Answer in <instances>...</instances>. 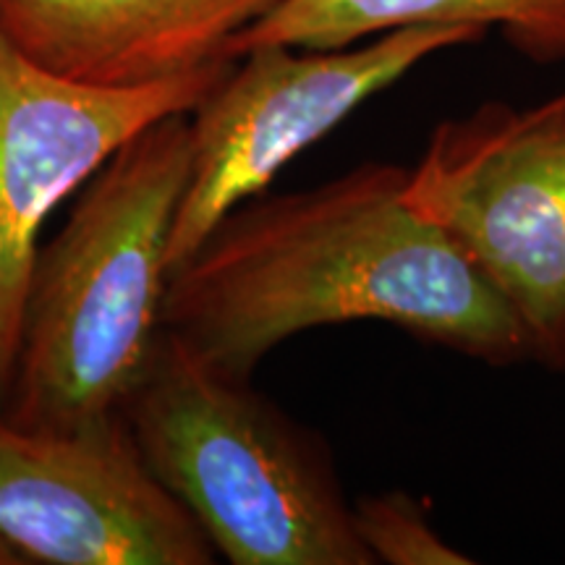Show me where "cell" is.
<instances>
[{"label":"cell","mask_w":565,"mask_h":565,"mask_svg":"<svg viewBox=\"0 0 565 565\" xmlns=\"http://www.w3.org/2000/svg\"><path fill=\"white\" fill-rule=\"evenodd\" d=\"M406 200L448 233L524 322L532 362L565 372V92L437 124Z\"/></svg>","instance_id":"5b68a950"},{"label":"cell","mask_w":565,"mask_h":565,"mask_svg":"<svg viewBox=\"0 0 565 565\" xmlns=\"http://www.w3.org/2000/svg\"><path fill=\"white\" fill-rule=\"evenodd\" d=\"M192 171L189 113L137 134L87 181L40 249L11 393L30 429L124 416L166 333L168 242Z\"/></svg>","instance_id":"7a4b0ae2"},{"label":"cell","mask_w":565,"mask_h":565,"mask_svg":"<svg viewBox=\"0 0 565 565\" xmlns=\"http://www.w3.org/2000/svg\"><path fill=\"white\" fill-rule=\"evenodd\" d=\"M0 565H26L24 557H21L3 536H0Z\"/></svg>","instance_id":"8fae6325"},{"label":"cell","mask_w":565,"mask_h":565,"mask_svg":"<svg viewBox=\"0 0 565 565\" xmlns=\"http://www.w3.org/2000/svg\"><path fill=\"white\" fill-rule=\"evenodd\" d=\"M278 0H0V38L71 79L134 87L228 58Z\"/></svg>","instance_id":"ba28073f"},{"label":"cell","mask_w":565,"mask_h":565,"mask_svg":"<svg viewBox=\"0 0 565 565\" xmlns=\"http://www.w3.org/2000/svg\"><path fill=\"white\" fill-rule=\"evenodd\" d=\"M408 168L362 162L288 194H257L168 280L166 330L252 377L288 338L383 322L490 366L532 362L505 296L406 200Z\"/></svg>","instance_id":"6da1fadb"},{"label":"cell","mask_w":565,"mask_h":565,"mask_svg":"<svg viewBox=\"0 0 565 565\" xmlns=\"http://www.w3.org/2000/svg\"><path fill=\"white\" fill-rule=\"evenodd\" d=\"M126 422L154 479L233 565H374L333 450L252 385L162 333Z\"/></svg>","instance_id":"3957f363"},{"label":"cell","mask_w":565,"mask_h":565,"mask_svg":"<svg viewBox=\"0 0 565 565\" xmlns=\"http://www.w3.org/2000/svg\"><path fill=\"white\" fill-rule=\"evenodd\" d=\"M231 63L103 87L55 74L0 38V408L17 372L42 225L137 134L192 113Z\"/></svg>","instance_id":"8992f818"},{"label":"cell","mask_w":565,"mask_h":565,"mask_svg":"<svg viewBox=\"0 0 565 565\" xmlns=\"http://www.w3.org/2000/svg\"><path fill=\"white\" fill-rule=\"evenodd\" d=\"M353 524L372 563L385 565H469L461 550L429 524L427 508L404 490L364 494L353 503Z\"/></svg>","instance_id":"30bf717a"},{"label":"cell","mask_w":565,"mask_h":565,"mask_svg":"<svg viewBox=\"0 0 565 565\" xmlns=\"http://www.w3.org/2000/svg\"><path fill=\"white\" fill-rule=\"evenodd\" d=\"M404 26L498 30L540 66L565 63V0H278L231 40L228 58L263 45L328 51Z\"/></svg>","instance_id":"9c48e42d"},{"label":"cell","mask_w":565,"mask_h":565,"mask_svg":"<svg viewBox=\"0 0 565 565\" xmlns=\"http://www.w3.org/2000/svg\"><path fill=\"white\" fill-rule=\"evenodd\" d=\"M0 536L26 565H212L200 524L141 458L126 416L30 429L0 412Z\"/></svg>","instance_id":"52a82bcc"},{"label":"cell","mask_w":565,"mask_h":565,"mask_svg":"<svg viewBox=\"0 0 565 565\" xmlns=\"http://www.w3.org/2000/svg\"><path fill=\"white\" fill-rule=\"evenodd\" d=\"M484 34L475 26H404L328 51L263 45L233 58L189 113L192 171L168 242V278L225 215L265 194L288 162L366 100L433 55L475 45Z\"/></svg>","instance_id":"277c9868"}]
</instances>
